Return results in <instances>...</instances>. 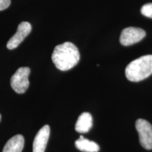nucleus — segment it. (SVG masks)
<instances>
[{"label":"nucleus","mask_w":152,"mask_h":152,"mask_svg":"<svg viewBox=\"0 0 152 152\" xmlns=\"http://www.w3.org/2000/svg\"><path fill=\"white\" fill-rule=\"evenodd\" d=\"M80 58L78 49L69 42L57 45L52 56L55 66L62 71H68L75 67L78 64Z\"/></svg>","instance_id":"1"},{"label":"nucleus","mask_w":152,"mask_h":152,"mask_svg":"<svg viewBox=\"0 0 152 152\" xmlns=\"http://www.w3.org/2000/svg\"><path fill=\"white\" fill-rule=\"evenodd\" d=\"M152 74V55H145L132 61L125 68V75L131 82H140Z\"/></svg>","instance_id":"2"},{"label":"nucleus","mask_w":152,"mask_h":152,"mask_svg":"<svg viewBox=\"0 0 152 152\" xmlns=\"http://www.w3.org/2000/svg\"><path fill=\"white\" fill-rule=\"evenodd\" d=\"M30 69L28 67L19 68L11 77V86L18 94H23L29 87L28 77Z\"/></svg>","instance_id":"3"},{"label":"nucleus","mask_w":152,"mask_h":152,"mask_svg":"<svg viewBox=\"0 0 152 152\" xmlns=\"http://www.w3.org/2000/svg\"><path fill=\"white\" fill-rule=\"evenodd\" d=\"M135 127L139 134L140 143L144 149H152V125L147 121L138 119Z\"/></svg>","instance_id":"4"},{"label":"nucleus","mask_w":152,"mask_h":152,"mask_svg":"<svg viewBox=\"0 0 152 152\" xmlns=\"http://www.w3.org/2000/svg\"><path fill=\"white\" fill-rule=\"evenodd\" d=\"M146 36V32L140 28L128 27L121 32L120 42L123 46H130L137 43Z\"/></svg>","instance_id":"5"},{"label":"nucleus","mask_w":152,"mask_h":152,"mask_svg":"<svg viewBox=\"0 0 152 152\" xmlns=\"http://www.w3.org/2000/svg\"><path fill=\"white\" fill-rule=\"evenodd\" d=\"M32 30L31 24L28 22H21L18 25V29L15 35L11 37L7 42V47L9 49H14L19 46L25 38L29 35Z\"/></svg>","instance_id":"6"},{"label":"nucleus","mask_w":152,"mask_h":152,"mask_svg":"<svg viewBox=\"0 0 152 152\" xmlns=\"http://www.w3.org/2000/svg\"><path fill=\"white\" fill-rule=\"evenodd\" d=\"M50 135V128L45 125L38 131L33 144V152H45Z\"/></svg>","instance_id":"7"},{"label":"nucleus","mask_w":152,"mask_h":152,"mask_svg":"<svg viewBox=\"0 0 152 152\" xmlns=\"http://www.w3.org/2000/svg\"><path fill=\"white\" fill-rule=\"evenodd\" d=\"M92 127V116L88 112H84L77 118L75 124V130L80 133L89 132Z\"/></svg>","instance_id":"8"},{"label":"nucleus","mask_w":152,"mask_h":152,"mask_svg":"<svg viewBox=\"0 0 152 152\" xmlns=\"http://www.w3.org/2000/svg\"><path fill=\"white\" fill-rule=\"evenodd\" d=\"M24 144L23 137L21 134H16L7 142L2 152H22Z\"/></svg>","instance_id":"9"},{"label":"nucleus","mask_w":152,"mask_h":152,"mask_svg":"<svg viewBox=\"0 0 152 152\" xmlns=\"http://www.w3.org/2000/svg\"><path fill=\"white\" fill-rule=\"evenodd\" d=\"M75 144L76 148L81 151L97 152L99 151V146L96 142L90 141L82 135L76 140Z\"/></svg>","instance_id":"10"},{"label":"nucleus","mask_w":152,"mask_h":152,"mask_svg":"<svg viewBox=\"0 0 152 152\" xmlns=\"http://www.w3.org/2000/svg\"><path fill=\"white\" fill-rule=\"evenodd\" d=\"M141 13L143 16L152 18V3L144 4L141 9Z\"/></svg>","instance_id":"11"},{"label":"nucleus","mask_w":152,"mask_h":152,"mask_svg":"<svg viewBox=\"0 0 152 152\" xmlns=\"http://www.w3.org/2000/svg\"><path fill=\"white\" fill-rule=\"evenodd\" d=\"M11 4V0H0V11L7 9Z\"/></svg>","instance_id":"12"},{"label":"nucleus","mask_w":152,"mask_h":152,"mask_svg":"<svg viewBox=\"0 0 152 152\" xmlns=\"http://www.w3.org/2000/svg\"><path fill=\"white\" fill-rule=\"evenodd\" d=\"M1 114H0V122H1Z\"/></svg>","instance_id":"13"}]
</instances>
